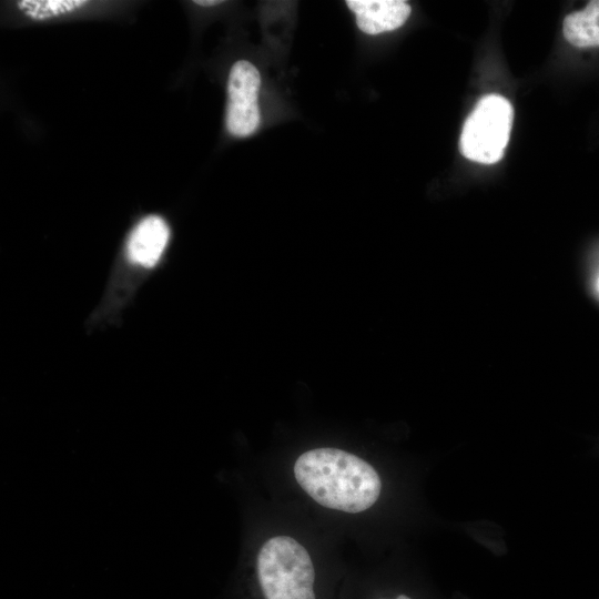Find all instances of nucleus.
I'll list each match as a JSON object with an SVG mask.
<instances>
[{"mask_svg":"<svg viewBox=\"0 0 599 599\" xmlns=\"http://www.w3.org/2000/svg\"><path fill=\"white\" fill-rule=\"evenodd\" d=\"M89 2L84 0H22L18 9L33 20H48L74 12Z\"/></svg>","mask_w":599,"mask_h":599,"instance_id":"6e6552de","label":"nucleus"},{"mask_svg":"<svg viewBox=\"0 0 599 599\" xmlns=\"http://www.w3.org/2000/svg\"><path fill=\"white\" fill-rule=\"evenodd\" d=\"M222 1H219V0H196L194 1V3L199 4V6H202V7H211V6H216V4H220Z\"/></svg>","mask_w":599,"mask_h":599,"instance_id":"1a4fd4ad","label":"nucleus"},{"mask_svg":"<svg viewBox=\"0 0 599 599\" xmlns=\"http://www.w3.org/2000/svg\"><path fill=\"white\" fill-rule=\"evenodd\" d=\"M514 110L501 95L489 94L478 101L460 134V151L474 162L493 164L506 150Z\"/></svg>","mask_w":599,"mask_h":599,"instance_id":"7ed1b4c3","label":"nucleus"},{"mask_svg":"<svg viewBox=\"0 0 599 599\" xmlns=\"http://www.w3.org/2000/svg\"><path fill=\"white\" fill-rule=\"evenodd\" d=\"M300 486L319 505L345 512H361L378 499L382 483L362 458L336 448L303 453L294 465Z\"/></svg>","mask_w":599,"mask_h":599,"instance_id":"f257e3e1","label":"nucleus"},{"mask_svg":"<svg viewBox=\"0 0 599 599\" xmlns=\"http://www.w3.org/2000/svg\"><path fill=\"white\" fill-rule=\"evenodd\" d=\"M355 13L357 27L368 34H378L402 27L412 8L403 0H347Z\"/></svg>","mask_w":599,"mask_h":599,"instance_id":"39448f33","label":"nucleus"},{"mask_svg":"<svg viewBox=\"0 0 599 599\" xmlns=\"http://www.w3.org/2000/svg\"><path fill=\"white\" fill-rule=\"evenodd\" d=\"M396 599H410V598L406 595H399Z\"/></svg>","mask_w":599,"mask_h":599,"instance_id":"9d476101","label":"nucleus"},{"mask_svg":"<svg viewBox=\"0 0 599 599\" xmlns=\"http://www.w3.org/2000/svg\"><path fill=\"white\" fill-rule=\"evenodd\" d=\"M562 32L577 48L599 47V0L589 1L582 10L567 14Z\"/></svg>","mask_w":599,"mask_h":599,"instance_id":"0eeeda50","label":"nucleus"},{"mask_svg":"<svg viewBox=\"0 0 599 599\" xmlns=\"http://www.w3.org/2000/svg\"><path fill=\"white\" fill-rule=\"evenodd\" d=\"M598 290H599V278H598Z\"/></svg>","mask_w":599,"mask_h":599,"instance_id":"9b49d317","label":"nucleus"},{"mask_svg":"<svg viewBox=\"0 0 599 599\" xmlns=\"http://www.w3.org/2000/svg\"><path fill=\"white\" fill-rule=\"evenodd\" d=\"M258 583L265 599H315V571L307 550L288 536H276L256 557Z\"/></svg>","mask_w":599,"mask_h":599,"instance_id":"f03ea898","label":"nucleus"},{"mask_svg":"<svg viewBox=\"0 0 599 599\" xmlns=\"http://www.w3.org/2000/svg\"><path fill=\"white\" fill-rule=\"evenodd\" d=\"M261 74L246 60L236 61L231 68L227 81V131L238 138L254 133L261 123L257 103Z\"/></svg>","mask_w":599,"mask_h":599,"instance_id":"20e7f679","label":"nucleus"},{"mask_svg":"<svg viewBox=\"0 0 599 599\" xmlns=\"http://www.w3.org/2000/svg\"><path fill=\"white\" fill-rule=\"evenodd\" d=\"M170 231L163 219L148 216L132 231L128 254L132 262L151 267L160 260L169 241Z\"/></svg>","mask_w":599,"mask_h":599,"instance_id":"423d86ee","label":"nucleus"}]
</instances>
